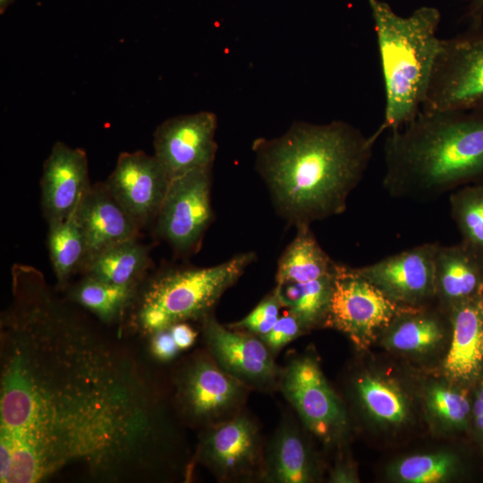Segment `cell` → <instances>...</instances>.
I'll return each instance as SVG.
<instances>
[{"mask_svg": "<svg viewBox=\"0 0 483 483\" xmlns=\"http://www.w3.org/2000/svg\"><path fill=\"white\" fill-rule=\"evenodd\" d=\"M105 183L140 229L156 220L170 179L154 155L137 150L119 155Z\"/></svg>", "mask_w": 483, "mask_h": 483, "instance_id": "obj_14", "label": "cell"}, {"mask_svg": "<svg viewBox=\"0 0 483 483\" xmlns=\"http://www.w3.org/2000/svg\"><path fill=\"white\" fill-rule=\"evenodd\" d=\"M75 216L87 242L86 263L104 250L138 237L140 232L139 226L105 182L91 186L79 205Z\"/></svg>", "mask_w": 483, "mask_h": 483, "instance_id": "obj_18", "label": "cell"}, {"mask_svg": "<svg viewBox=\"0 0 483 483\" xmlns=\"http://www.w3.org/2000/svg\"><path fill=\"white\" fill-rule=\"evenodd\" d=\"M216 115L208 111L163 122L154 132V156L171 180L191 171L212 168L217 145Z\"/></svg>", "mask_w": 483, "mask_h": 483, "instance_id": "obj_13", "label": "cell"}, {"mask_svg": "<svg viewBox=\"0 0 483 483\" xmlns=\"http://www.w3.org/2000/svg\"><path fill=\"white\" fill-rule=\"evenodd\" d=\"M425 111H483V26L441 38Z\"/></svg>", "mask_w": 483, "mask_h": 483, "instance_id": "obj_7", "label": "cell"}, {"mask_svg": "<svg viewBox=\"0 0 483 483\" xmlns=\"http://www.w3.org/2000/svg\"><path fill=\"white\" fill-rule=\"evenodd\" d=\"M256 257L255 252L247 251L212 267H174L157 273L139 287L129 311L132 329L148 337L180 322L201 321Z\"/></svg>", "mask_w": 483, "mask_h": 483, "instance_id": "obj_5", "label": "cell"}, {"mask_svg": "<svg viewBox=\"0 0 483 483\" xmlns=\"http://www.w3.org/2000/svg\"><path fill=\"white\" fill-rule=\"evenodd\" d=\"M211 170H194L170 181L156 232L176 253L197 251L212 221Z\"/></svg>", "mask_w": 483, "mask_h": 483, "instance_id": "obj_11", "label": "cell"}, {"mask_svg": "<svg viewBox=\"0 0 483 483\" xmlns=\"http://www.w3.org/2000/svg\"><path fill=\"white\" fill-rule=\"evenodd\" d=\"M305 430L301 429L292 415L283 416L270 439L265 444L260 481L309 483L318 478V464Z\"/></svg>", "mask_w": 483, "mask_h": 483, "instance_id": "obj_17", "label": "cell"}, {"mask_svg": "<svg viewBox=\"0 0 483 483\" xmlns=\"http://www.w3.org/2000/svg\"><path fill=\"white\" fill-rule=\"evenodd\" d=\"M483 293V250L466 242L438 245L435 258V294L455 304Z\"/></svg>", "mask_w": 483, "mask_h": 483, "instance_id": "obj_20", "label": "cell"}, {"mask_svg": "<svg viewBox=\"0 0 483 483\" xmlns=\"http://www.w3.org/2000/svg\"><path fill=\"white\" fill-rule=\"evenodd\" d=\"M148 248L132 238L113 245L84 266L85 276L119 285H140L150 266Z\"/></svg>", "mask_w": 483, "mask_h": 483, "instance_id": "obj_21", "label": "cell"}, {"mask_svg": "<svg viewBox=\"0 0 483 483\" xmlns=\"http://www.w3.org/2000/svg\"><path fill=\"white\" fill-rule=\"evenodd\" d=\"M305 331L301 321L289 312L287 315L279 317L272 329L259 338L275 355L282 348L298 338Z\"/></svg>", "mask_w": 483, "mask_h": 483, "instance_id": "obj_32", "label": "cell"}, {"mask_svg": "<svg viewBox=\"0 0 483 483\" xmlns=\"http://www.w3.org/2000/svg\"><path fill=\"white\" fill-rule=\"evenodd\" d=\"M92 184L86 152L57 141L43 165L41 208L47 223L73 216Z\"/></svg>", "mask_w": 483, "mask_h": 483, "instance_id": "obj_16", "label": "cell"}, {"mask_svg": "<svg viewBox=\"0 0 483 483\" xmlns=\"http://www.w3.org/2000/svg\"><path fill=\"white\" fill-rule=\"evenodd\" d=\"M383 186L394 198L428 201L483 177V111H425L390 131Z\"/></svg>", "mask_w": 483, "mask_h": 483, "instance_id": "obj_3", "label": "cell"}, {"mask_svg": "<svg viewBox=\"0 0 483 483\" xmlns=\"http://www.w3.org/2000/svg\"><path fill=\"white\" fill-rule=\"evenodd\" d=\"M336 263L318 242L310 225L297 227L293 240L280 257L276 284L306 283L332 275Z\"/></svg>", "mask_w": 483, "mask_h": 483, "instance_id": "obj_22", "label": "cell"}, {"mask_svg": "<svg viewBox=\"0 0 483 483\" xmlns=\"http://www.w3.org/2000/svg\"><path fill=\"white\" fill-rule=\"evenodd\" d=\"M265 444L260 428L246 411L201 429L194 459L218 480H260Z\"/></svg>", "mask_w": 483, "mask_h": 483, "instance_id": "obj_9", "label": "cell"}, {"mask_svg": "<svg viewBox=\"0 0 483 483\" xmlns=\"http://www.w3.org/2000/svg\"><path fill=\"white\" fill-rule=\"evenodd\" d=\"M482 315H483V309H482Z\"/></svg>", "mask_w": 483, "mask_h": 483, "instance_id": "obj_38", "label": "cell"}, {"mask_svg": "<svg viewBox=\"0 0 483 483\" xmlns=\"http://www.w3.org/2000/svg\"><path fill=\"white\" fill-rule=\"evenodd\" d=\"M427 401L429 411L442 421L457 427L466 422L470 406L462 393L436 386L429 390Z\"/></svg>", "mask_w": 483, "mask_h": 483, "instance_id": "obj_30", "label": "cell"}, {"mask_svg": "<svg viewBox=\"0 0 483 483\" xmlns=\"http://www.w3.org/2000/svg\"><path fill=\"white\" fill-rule=\"evenodd\" d=\"M281 308L283 304L276 290L274 289L246 317L226 326L261 337L275 326L279 318Z\"/></svg>", "mask_w": 483, "mask_h": 483, "instance_id": "obj_31", "label": "cell"}, {"mask_svg": "<svg viewBox=\"0 0 483 483\" xmlns=\"http://www.w3.org/2000/svg\"><path fill=\"white\" fill-rule=\"evenodd\" d=\"M483 293L452 308V341L445 360L446 374L455 380H470L483 364Z\"/></svg>", "mask_w": 483, "mask_h": 483, "instance_id": "obj_19", "label": "cell"}, {"mask_svg": "<svg viewBox=\"0 0 483 483\" xmlns=\"http://www.w3.org/2000/svg\"><path fill=\"white\" fill-rule=\"evenodd\" d=\"M307 430L325 444L337 440L347 426L343 404L309 354L290 357L278 384Z\"/></svg>", "mask_w": 483, "mask_h": 483, "instance_id": "obj_10", "label": "cell"}, {"mask_svg": "<svg viewBox=\"0 0 483 483\" xmlns=\"http://www.w3.org/2000/svg\"><path fill=\"white\" fill-rule=\"evenodd\" d=\"M450 208L463 242L483 250V185L465 186L453 192Z\"/></svg>", "mask_w": 483, "mask_h": 483, "instance_id": "obj_28", "label": "cell"}, {"mask_svg": "<svg viewBox=\"0 0 483 483\" xmlns=\"http://www.w3.org/2000/svg\"><path fill=\"white\" fill-rule=\"evenodd\" d=\"M386 342L392 348L422 352L436 346L443 337V327L433 314L416 306H402L391 325Z\"/></svg>", "mask_w": 483, "mask_h": 483, "instance_id": "obj_26", "label": "cell"}, {"mask_svg": "<svg viewBox=\"0 0 483 483\" xmlns=\"http://www.w3.org/2000/svg\"><path fill=\"white\" fill-rule=\"evenodd\" d=\"M385 85V114L380 128L397 130L422 110L441 38L435 7L423 6L407 17L381 0H369Z\"/></svg>", "mask_w": 483, "mask_h": 483, "instance_id": "obj_4", "label": "cell"}, {"mask_svg": "<svg viewBox=\"0 0 483 483\" xmlns=\"http://www.w3.org/2000/svg\"><path fill=\"white\" fill-rule=\"evenodd\" d=\"M176 435L131 351L18 274L0 323V482H118L175 469Z\"/></svg>", "mask_w": 483, "mask_h": 483, "instance_id": "obj_1", "label": "cell"}, {"mask_svg": "<svg viewBox=\"0 0 483 483\" xmlns=\"http://www.w3.org/2000/svg\"><path fill=\"white\" fill-rule=\"evenodd\" d=\"M148 340L151 356L160 362L171 361L181 351L169 328L153 333L148 336Z\"/></svg>", "mask_w": 483, "mask_h": 483, "instance_id": "obj_33", "label": "cell"}, {"mask_svg": "<svg viewBox=\"0 0 483 483\" xmlns=\"http://www.w3.org/2000/svg\"><path fill=\"white\" fill-rule=\"evenodd\" d=\"M473 414L478 429L483 435V386L479 390L475 399Z\"/></svg>", "mask_w": 483, "mask_h": 483, "instance_id": "obj_36", "label": "cell"}, {"mask_svg": "<svg viewBox=\"0 0 483 483\" xmlns=\"http://www.w3.org/2000/svg\"><path fill=\"white\" fill-rule=\"evenodd\" d=\"M354 385L363 406L373 418L390 424H399L406 419V400L393 383L378 377L362 375L356 378Z\"/></svg>", "mask_w": 483, "mask_h": 483, "instance_id": "obj_27", "label": "cell"}, {"mask_svg": "<svg viewBox=\"0 0 483 483\" xmlns=\"http://www.w3.org/2000/svg\"><path fill=\"white\" fill-rule=\"evenodd\" d=\"M200 322L206 350L220 368L251 390L278 389L282 368L261 338L223 326L212 313Z\"/></svg>", "mask_w": 483, "mask_h": 483, "instance_id": "obj_12", "label": "cell"}, {"mask_svg": "<svg viewBox=\"0 0 483 483\" xmlns=\"http://www.w3.org/2000/svg\"><path fill=\"white\" fill-rule=\"evenodd\" d=\"M454 467L453 456L446 453L416 454L399 462L394 473L408 483H437L447 479Z\"/></svg>", "mask_w": 483, "mask_h": 483, "instance_id": "obj_29", "label": "cell"}, {"mask_svg": "<svg viewBox=\"0 0 483 483\" xmlns=\"http://www.w3.org/2000/svg\"><path fill=\"white\" fill-rule=\"evenodd\" d=\"M13 0H0V13H3Z\"/></svg>", "mask_w": 483, "mask_h": 483, "instance_id": "obj_37", "label": "cell"}, {"mask_svg": "<svg viewBox=\"0 0 483 483\" xmlns=\"http://www.w3.org/2000/svg\"><path fill=\"white\" fill-rule=\"evenodd\" d=\"M169 329L181 351L193 345L198 335V333L187 322L174 324Z\"/></svg>", "mask_w": 483, "mask_h": 483, "instance_id": "obj_34", "label": "cell"}, {"mask_svg": "<svg viewBox=\"0 0 483 483\" xmlns=\"http://www.w3.org/2000/svg\"><path fill=\"white\" fill-rule=\"evenodd\" d=\"M376 139L343 122L294 123L253 143L255 166L275 212L296 228L343 213L369 165Z\"/></svg>", "mask_w": 483, "mask_h": 483, "instance_id": "obj_2", "label": "cell"}, {"mask_svg": "<svg viewBox=\"0 0 483 483\" xmlns=\"http://www.w3.org/2000/svg\"><path fill=\"white\" fill-rule=\"evenodd\" d=\"M468 17L471 27L483 25V0H469Z\"/></svg>", "mask_w": 483, "mask_h": 483, "instance_id": "obj_35", "label": "cell"}, {"mask_svg": "<svg viewBox=\"0 0 483 483\" xmlns=\"http://www.w3.org/2000/svg\"><path fill=\"white\" fill-rule=\"evenodd\" d=\"M402 306L355 267L336 263L325 326L339 330L364 349L378 332L388 328Z\"/></svg>", "mask_w": 483, "mask_h": 483, "instance_id": "obj_8", "label": "cell"}, {"mask_svg": "<svg viewBox=\"0 0 483 483\" xmlns=\"http://www.w3.org/2000/svg\"><path fill=\"white\" fill-rule=\"evenodd\" d=\"M438 245L423 243L355 268L398 304L416 306L435 295V258Z\"/></svg>", "mask_w": 483, "mask_h": 483, "instance_id": "obj_15", "label": "cell"}, {"mask_svg": "<svg viewBox=\"0 0 483 483\" xmlns=\"http://www.w3.org/2000/svg\"><path fill=\"white\" fill-rule=\"evenodd\" d=\"M140 285H119L83 276L67 292L69 301L94 314L103 323L121 321L135 301Z\"/></svg>", "mask_w": 483, "mask_h": 483, "instance_id": "obj_23", "label": "cell"}, {"mask_svg": "<svg viewBox=\"0 0 483 483\" xmlns=\"http://www.w3.org/2000/svg\"><path fill=\"white\" fill-rule=\"evenodd\" d=\"M336 267V266H335ZM332 275L306 283L276 284L283 307L294 315L305 330L326 323L333 289Z\"/></svg>", "mask_w": 483, "mask_h": 483, "instance_id": "obj_25", "label": "cell"}, {"mask_svg": "<svg viewBox=\"0 0 483 483\" xmlns=\"http://www.w3.org/2000/svg\"><path fill=\"white\" fill-rule=\"evenodd\" d=\"M178 414L200 429L227 420L243 411L251 391L214 360L207 352L186 359L173 377Z\"/></svg>", "mask_w": 483, "mask_h": 483, "instance_id": "obj_6", "label": "cell"}, {"mask_svg": "<svg viewBox=\"0 0 483 483\" xmlns=\"http://www.w3.org/2000/svg\"><path fill=\"white\" fill-rule=\"evenodd\" d=\"M47 224V248L53 270L58 287L66 289L70 279L82 271L87 261L85 235L75 214Z\"/></svg>", "mask_w": 483, "mask_h": 483, "instance_id": "obj_24", "label": "cell"}]
</instances>
